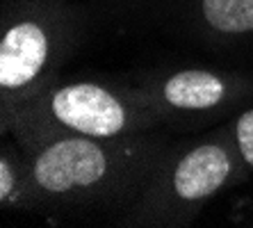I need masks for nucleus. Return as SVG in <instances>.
<instances>
[{
	"mask_svg": "<svg viewBox=\"0 0 253 228\" xmlns=\"http://www.w3.org/2000/svg\"><path fill=\"white\" fill-rule=\"evenodd\" d=\"M173 139L169 128H153L119 137L32 135L16 141L32 164L42 215H103L117 224Z\"/></svg>",
	"mask_w": 253,
	"mask_h": 228,
	"instance_id": "f257e3e1",
	"label": "nucleus"
},
{
	"mask_svg": "<svg viewBox=\"0 0 253 228\" xmlns=\"http://www.w3.org/2000/svg\"><path fill=\"white\" fill-rule=\"evenodd\" d=\"M253 178L230 123L176 137L137 203L117 219L128 228H183L219 194Z\"/></svg>",
	"mask_w": 253,
	"mask_h": 228,
	"instance_id": "f03ea898",
	"label": "nucleus"
},
{
	"mask_svg": "<svg viewBox=\"0 0 253 228\" xmlns=\"http://www.w3.org/2000/svg\"><path fill=\"white\" fill-rule=\"evenodd\" d=\"M89 23L84 0H0V121L62 76Z\"/></svg>",
	"mask_w": 253,
	"mask_h": 228,
	"instance_id": "7ed1b4c3",
	"label": "nucleus"
},
{
	"mask_svg": "<svg viewBox=\"0 0 253 228\" xmlns=\"http://www.w3.org/2000/svg\"><path fill=\"white\" fill-rule=\"evenodd\" d=\"M2 135L119 137L165 128L128 78L57 76L0 121Z\"/></svg>",
	"mask_w": 253,
	"mask_h": 228,
	"instance_id": "20e7f679",
	"label": "nucleus"
},
{
	"mask_svg": "<svg viewBox=\"0 0 253 228\" xmlns=\"http://www.w3.org/2000/svg\"><path fill=\"white\" fill-rule=\"evenodd\" d=\"M171 133H201L226 123L253 100V69L155 64L126 76Z\"/></svg>",
	"mask_w": 253,
	"mask_h": 228,
	"instance_id": "39448f33",
	"label": "nucleus"
},
{
	"mask_svg": "<svg viewBox=\"0 0 253 228\" xmlns=\"http://www.w3.org/2000/svg\"><path fill=\"white\" fill-rule=\"evenodd\" d=\"M126 9L183 46L214 55L253 53V0H137Z\"/></svg>",
	"mask_w": 253,
	"mask_h": 228,
	"instance_id": "423d86ee",
	"label": "nucleus"
},
{
	"mask_svg": "<svg viewBox=\"0 0 253 228\" xmlns=\"http://www.w3.org/2000/svg\"><path fill=\"white\" fill-rule=\"evenodd\" d=\"M0 205L5 210L42 215V199L32 164L12 135H5L0 144Z\"/></svg>",
	"mask_w": 253,
	"mask_h": 228,
	"instance_id": "0eeeda50",
	"label": "nucleus"
},
{
	"mask_svg": "<svg viewBox=\"0 0 253 228\" xmlns=\"http://www.w3.org/2000/svg\"><path fill=\"white\" fill-rule=\"evenodd\" d=\"M228 123L233 135H235L237 148H240L242 158H244V164H247V169L253 176V100L240 114H235L230 119Z\"/></svg>",
	"mask_w": 253,
	"mask_h": 228,
	"instance_id": "6e6552de",
	"label": "nucleus"
},
{
	"mask_svg": "<svg viewBox=\"0 0 253 228\" xmlns=\"http://www.w3.org/2000/svg\"><path fill=\"white\" fill-rule=\"evenodd\" d=\"M242 222L247 224V226H253V208H249V212L242 217Z\"/></svg>",
	"mask_w": 253,
	"mask_h": 228,
	"instance_id": "1a4fd4ad",
	"label": "nucleus"
},
{
	"mask_svg": "<svg viewBox=\"0 0 253 228\" xmlns=\"http://www.w3.org/2000/svg\"><path fill=\"white\" fill-rule=\"evenodd\" d=\"M119 2H121V5H124V7H130V5H135L137 0H119Z\"/></svg>",
	"mask_w": 253,
	"mask_h": 228,
	"instance_id": "9d476101",
	"label": "nucleus"
}]
</instances>
